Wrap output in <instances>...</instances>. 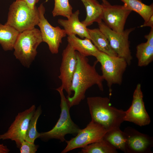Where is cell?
<instances>
[{"instance_id": "cell-23", "label": "cell", "mask_w": 153, "mask_h": 153, "mask_svg": "<svg viewBox=\"0 0 153 153\" xmlns=\"http://www.w3.org/2000/svg\"><path fill=\"white\" fill-rule=\"evenodd\" d=\"M82 153H116V149L103 139L89 144L82 149Z\"/></svg>"}, {"instance_id": "cell-5", "label": "cell", "mask_w": 153, "mask_h": 153, "mask_svg": "<svg viewBox=\"0 0 153 153\" xmlns=\"http://www.w3.org/2000/svg\"><path fill=\"white\" fill-rule=\"evenodd\" d=\"M39 19L38 8H30L25 1L16 0L10 6L7 22L20 33L33 29Z\"/></svg>"}, {"instance_id": "cell-3", "label": "cell", "mask_w": 153, "mask_h": 153, "mask_svg": "<svg viewBox=\"0 0 153 153\" xmlns=\"http://www.w3.org/2000/svg\"><path fill=\"white\" fill-rule=\"evenodd\" d=\"M42 42L38 29L35 27L20 33L14 46V55L22 65L28 68L37 55L38 47Z\"/></svg>"}, {"instance_id": "cell-27", "label": "cell", "mask_w": 153, "mask_h": 153, "mask_svg": "<svg viewBox=\"0 0 153 153\" xmlns=\"http://www.w3.org/2000/svg\"><path fill=\"white\" fill-rule=\"evenodd\" d=\"M144 38L147 40L146 42L150 45L153 46V28H151L148 34L145 35Z\"/></svg>"}, {"instance_id": "cell-16", "label": "cell", "mask_w": 153, "mask_h": 153, "mask_svg": "<svg viewBox=\"0 0 153 153\" xmlns=\"http://www.w3.org/2000/svg\"><path fill=\"white\" fill-rule=\"evenodd\" d=\"M67 41L74 49L84 56H94L99 51L91 40L80 39L72 34L68 36Z\"/></svg>"}, {"instance_id": "cell-32", "label": "cell", "mask_w": 153, "mask_h": 153, "mask_svg": "<svg viewBox=\"0 0 153 153\" xmlns=\"http://www.w3.org/2000/svg\"><path fill=\"white\" fill-rule=\"evenodd\" d=\"M101 0L102 1H103V0Z\"/></svg>"}, {"instance_id": "cell-15", "label": "cell", "mask_w": 153, "mask_h": 153, "mask_svg": "<svg viewBox=\"0 0 153 153\" xmlns=\"http://www.w3.org/2000/svg\"><path fill=\"white\" fill-rule=\"evenodd\" d=\"M79 10H77L73 13L67 20L59 19L58 22L63 27L68 36L73 34L78 35L82 39L85 38L90 39L88 28L79 20Z\"/></svg>"}, {"instance_id": "cell-22", "label": "cell", "mask_w": 153, "mask_h": 153, "mask_svg": "<svg viewBox=\"0 0 153 153\" xmlns=\"http://www.w3.org/2000/svg\"><path fill=\"white\" fill-rule=\"evenodd\" d=\"M136 56L138 65L140 67L146 66L153 60V46L146 42L138 44L136 47Z\"/></svg>"}, {"instance_id": "cell-24", "label": "cell", "mask_w": 153, "mask_h": 153, "mask_svg": "<svg viewBox=\"0 0 153 153\" xmlns=\"http://www.w3.org/2000/svg\"><path fill=\"white\" fill-rule=\"evenodd\" d=\"M42 112L41 108L40 106L35 110L30 120L26 134L25 140L34 143L35 140L39 138L40 133L37 130L36 125L38 120Z\"/></svg>"}, {"instance_id": "cell-18", "label": "cell", "mask_w": 153, "mask_h": 153, "mask_svg": "<svg viewBox=\"0 0 153 153\" xmlns=\"http://www.w3.org/2000/svg\"><path fill=\"white\" fill-rule=\"evenodd\" d=\"M90 40L99 51L113 56H118L112 49L108 40L99 28H88Z\"/></svg>"}, {"instance_id": "cell-29", "label": "cell", "mask_w": 153, "mask_h": 153, "mask_svg": "<svg viewBox=\"0 0 153 153\" xmlns=\"http://www.w3.org/2000/svg\"><path fill=\"white\" fill-rule=\"evenodd\" d=\"M149 27L151 28H153V15L151 16L147 21L144 22L143 24L140 26L141 27Z\"/></svg>"}, {"instance_id": "cell-28", "label": "cell", "mask_w": 153, "mask_h": 153, "mask_svg": "<svg viewBox=\"0 0 153 153\" xmlns=\"http://www.w3.org/2000/svg\"><path fill=\"white\" fill-rule=\"evenodd\" d=\"M22 0L25 1L31 8L34 9L36 7V4L38 3L39 0Z\"/></svg>"}, {"instance_id": "cell-2", "label": "cell", "mask_w": 153, "mask_h": 153, "mask_svg": "<svg viewBox=\"0 0 153 153\" xmlns=\"http://www.w3.org/2000/svg\"><path fill=\"white\" fill-rule=\"evenodd\" d=\"M87 103L92 120L107 131L120 128L124 121L125 111L111 106L110 99L100 96L88 97Z\"/></svg>"}, {"instance_id": "cell-30", "label": "cell", "mask_w": 153, "mask_h": 153, "mask_svg": "<svg viewBox=\"0 0 153 153\" xmlns=\"http://www.w3.org/2000/svg\"><path fill=\"white\" fill-rule=\"evenodd\" d=\"M7 146L3 144H0V153H8L10 151Z\"/></svg>"}, {"instance_id": "cell-26", "label": "cell", "mask_w": 153, "mask_h": 153, "mask_svg": "<svg viewBox=\"0 0 153 153\" xmlns=\"http://www.w3.org/2000/svg\"><path fill=\"white\" fill-rule=\"evenodd\" d=\"M39 146L25 140L22 143L19 149L20 153H35Z\"/></svg>"}, {"instance_id": "cell-21", "label": "cell", "mask_w": 153, "mask_h": 153, "mask_svg": "<svg viewBox=\"0 0 153 153\" xmlns=\"http://www.w3.org/2000/svg\"><path fill=\"white\" fill-rule=\"evenodd\" d=\"M127 8L134 11L143 18L144 22L147 21L153 15V4L146 5L140 0H121Z\"/></svg>"}, {"instance_id": "cell-19", "label": "cell", "mask_w": 153, "mask_h": 153, "mask_svg": "<svg viewBox=\"0 0 153 153\" xmlns=\"http://www.w3.org/2000/svg\"><path fill=\"white\" fill-rule=\"evenodd\" d=\"M20 32L13 27L0 23V44L5 51L12 50Z\"/></svg>"}, {"instance_id": "cell-9", "label": "cell", "mask_w": 153, "mask_h": 153, "mask_svg": "<svg viewBox=\"0 0 153 153\" xmlns=\"http://www.w3.org/2000/svg\"><path fill=\"white\" fill-rule=\"evenodd\" d=\"M101 125L91 121L86 127L80 129L76 136L69 141L65 140L67 145L61 152L66 153L78 148H82L103 139L107 131Z\"/></svg>"}, {"instance_id": "cell-25", "label": "cell", "mask_w": 153, "mask_h": 153, "mask_svg": "<svg viewBox=\"0 0 153 153\" xmlns=\"http://www.w3.org/2000/svg\"><path fill=\"white\" fill-rule=\"evenodd\" d=\"M54 4L52 12L53 17L60 16L68 18L73 13V8L69 0H54Z\"/></svg>"}, {"instance_id": "cell-8", "label": "cell", "mask_w": 153, "mask_h": 153, "mask_svg": "<svg viewBox=\"0 0 153 153\" xmlns=\"http://www.w3.org/2000/svg\"><path fill=\"white\" fill-rule=\"evenodd\" d=\"M37 8L39 16L37 26L40 28L43 42L47 43L52 54H57L62 39L66 36V33L63 29L58 26L53 27L48 22L44 16L45 9L42 3Z\"/></svg>"}, {"instance_id": "cell-13", "label": "cell", "mask_w": 153, "mask_h": 153, "mask_svg": "<svg viewBox=\"0 0 153 153\" xmlns=\"http://www.w3.org/2000/svg\"><path fill=\"white\" fill-rule=\"evenodd\" d=\"M61 62L58 76L61 82V86L68 95L72 94L71 86L73 75L77 64L76 51L68 43L62 54Z\"/></svg>"}, {"instance_id": "cell-10", "label": "cell", "mask_w": 153, "mask_h": 153, "mask_svg": "<svg viewBox=\"0 0 153 153\" xmlns=\"http://www.w3.org/2000/svg\"><path fill=\"white\" fill-rule=\"evenodd\" d=\"M36 110L35 105L18 113L6 132L0 135V140L10 139L19 148L25 137L30 120Z\"/></svg>"}, {"instance_id": "cell-6", "label": "cell", "mask_w": 153, "mask_h": 153, "mask_svg": "<svg viewBox=\"0 0 153 153\" xmlns=\"http://www.w3.org/2000/svg\"><path fill=\"white\" fill-rule=\"evenodd\" d=\"M94 57L101 64V76L107 83L111 95L112 85H120L122 84L123 75L128 65V63L122 58L111 56L99 51Z\"/></svg>"}, {"instance_id": "cell-1", "label": "cell", "mask_w": 153, "mask_h": 153, "mask_svg": "<svg viewBox=\"0 0 153 153\" xmlns=\"http://www.w3.org/2000/svg\"><path fill=\"white\" fill-rule=\"evenodd\" d=\"M76 52L77 64L71 86V91L74 92V94L72 97H67L70 108L78 105L83 100L86 90L92 86L96 85L100 90H103L104 80L96 69L97 61H96L93 65H91L89 63L87 57L83 56L77 51Z\"/></svg>"}, {"instance_id": "cell-7", "label": "cell", "mask_w": 153, "mask_h": 153, "mask_svg": "<svg viewBox=\"0 0 153 153\" xmlns=\"http://www.w3.org/2000/svg\"><path fill=\"white\" fill-rule=\"evenodd\" d=\"M98 24L99 29L107 37L111 47L118 56L125 59L128 65H130L133 58L130 48L129 36L135 28L126 29L120 33L111 29L102 21Z\"/></svg>"}, {"instance_id": "cell-11", "label": "cell", "mask_w": 153, "mask_h": 153, "mask_svg": "<svg viewBox=\"0 0 153 153\" xmlns=\"http://www.w3.org/2000/svg\"><path fill=\"white\" fill-rule=\"evenodd\" d=\"M101 5L103 22L114 31L123 33L126 21L132 11L124 5H112L107 1Z\"/></svg>"}, {"instance_id": "cell-20", "label": "cell", "mask_w": 153, "mask_h": 153, "mask_svg": "<svg viewBox=\"0 0 153 153\" xmlns=\"http://www.w3.org/2000/svg\"><path fill=\"white\" fill-rule=\"evenodd\" d=\"M103 139L116 149L126 153V141L124 133L120 128L107 131Z\"/></svg>"}, {"instance_id": "cell-31", "label": "cell", "mask_w": 153, "mask_h": 153, "mask_svg": "<svg viewBox=\"0 0 153 153\" xmlns=\"http://www.w3.org/2000/svg\"><path fill=\"white\" fill-rule=\"evenodd\" d=\"M106 1H107V0H103V2H105Z\"/></svg>"}, {"instance_id": "cell-17", "label": "cell", "mask_w": 153, "mask_h": 153, "mask_svg": "<svg viewBox=\"0 0 153 153\" xmlns=\"http://www.w3.org/2000/svg\"><path fill=\"white\" fill-rule=\"evenodd\" d=\"M84 5L86 11L85 19L81 22L86 27L94 22L98 23L102 22L103 8L102 6L97 0H81Z\"/></svg>"}, {"instance_id": "cell-12", "label": "cell", "mask_w": 153, "mask_h": 153, "mask_svg": "<svg viewBox=\"0 0 153 153\" xmlns=\"http://www.w3.org/2000/svg\"><path fill=\"white\" fill-rule=\"evenodd\" d=\"M141 85L138 83L133 92L131 104L126 111L124 121H128L140 126L149 124L151 122L143 101Z\"/></svg>"}, {"instance_id": "cell-4", "label": "cell", "mask_w": 153, "mask_h": 153, "mask_svg": "<svg viewBox=\"0 0 153 153\" xmlns=\"http://www.w3.org/2000/svg\"><path fill=\"white\" fill-rule=\"evenodd\" d=\"M60 94L61 113L59 119L53 128L49 131L40 133L39 138L46 141L51 139L59 140L61 142L66 140L65 135L67 134H77L80 129L73 121L70 115L69 107L63 89L60 86L56 89Z\"/></svg>"}, {"instance_id": "cell-14", "label": "cell", "mask_w": 153, "mask_h": 153, "mask_svg": "<svg viewBox=\"0 0 153 153\" xmlns=\"http://www.w3.org/2000/svg\"><path fill=\"white\" fill-rule=\"evenodd\" d=\"M126 138V153H152L153 140L151 137L130 127L123 131Z\"/></svg>"}]
</instances>
